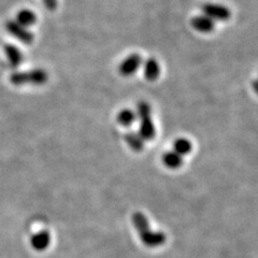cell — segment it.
<instances>
[{
  "label": "cell",
  "mask_w": 258,
  "mask_h": 258,
  "mask_svg": "<svg viewBox=\"0 0 258 258\" xmlns=\"http://www.w3.org/2000/svg\"><path fill=\"white\" fill-rule=\"evenodd\" d=\"M5 53L7 55V58L9 60L12 67H19L23 61V55L18 47L14 45H6L5 46Z\"/></svg>",
  "instance_id": "11"
},
{
  "label": "cell",
  "mask_w": 258,
  "mask_h": 258,
  "mask_svg": "<svg viewBox=\"0 0 258 258\" xmlns=\"http://www.w3.org/2000/svg\"><path fill=\"white\" fill-rule=\"evenodd\" d=\"M136 118H137L136 112L131 109H124L122 111H119L117 116H116L117 123L124 127L132 126L135 123Z\"/></svg>",
  "instance_id": "14"
},
{
  "label": "cell",
  "mask_w": 258,
  "mask_h": 258,
  "mask_svg": "<svg viewBox=\"0 0 258 258\" xmlns=\"http://www.w3.org/2000/svg\"><path fill=\"white\" fill-rule=\"evenodd\" d=\"M42 3L50 11H54L57 8V0H42Z\"/></svg>",
  "instance_id": "16"
},
{
  "label": "cell",
  "mask_w": 258,
  "mask_h": 258,
  "mask_svg": "<svg viewBox=\"0 0 258 258\" xmlns=\"http://www.w3.org/2000/svg\"><path fill=\"white\" fill-rule=\"evenodd\" d=\"M161 160H163V164L170 169H176L180 168L183 164V158L179 154H176L174 151L170 152H166L165 154L161 157Z\"/></svg>",
  "instance_id": "12"
},
{
  "label": "cell",
  "mask_w": 258,
  "mask_h": 258,
  "mask_svg": "<svg viewBox=\"0 0 258 258\" xmlns=\"http://www.w3.org/2000/svg\"><path fill=\"white\" fill-rule=\"evenodd\" d=\"M16 23H19L20 25H22L23 27L28 28L29 26L34 25L37 22V15L30 11V10H22L16 15Z\"/></svg>",
  "instance_id": "13"
},
{
  "label": "cell",
  "mask_w": 258,
  "mask_h": 258,
  "mask_svg": "<svg viewBox=\"0 0 258 258\" xmlns=\"http://www.w3.org/2000/svg\"><path fill=\"white\" fill-rule=\"evenodd\" d=\"M143 74L145 79L150 81V82L156 81L160 75V67L158 61L153 57L148 58L143 63Z\"/></svg>",
  "instance_id": "8"
},
{
  "label": "cell",
  "mask_w": 258,
  "mask_h": 258,
  "mask_svg": "<svg viewBox=\"0 0 258 258\" xmlns=\"http://www.w3.org/2000/svg\"><path fill=\"white\" fill-rule=\"evenodd\" d=\"M137 117L140 120L139 135L144 141H151L155 138L156 129L152 120V109L147 101H140L137 104Z\"/></svg>",
  "instance_id": "2"
},
{
  "label": "cell",
  "mask_w": 258,
  "mask_h": 258,
  "mask_svg": "<svg viewBox=\"0 0 258 258\" xmlns=\"http://www.w3.org/2000/svg\"><path fill=\"white\" fill-rule=\"evenodd\" d=\"M173 149H174L173 151L176 153V154H179L180 156H184V155H187L188 153L191 152L192 144L187 139L180 138L174 141Z\"/></svg>",
  "instance_id": "15"
},
{
  "label": "cell",
  "mask_w": 258,
  "mask_h": 258,
  "mask_svg": "<svg viewBox=\"0 0 258 258\" xmlns=\"http://www.w3.org/2000/svg\"><path fill=\"white\" fill-rule=\"evenodd\" d=\"M133 224L138 232L142 243L148 247H158L166 243L167 237L164 232L154 231L150 227L148 217L142 212H135L133 214Z\"/></svg>",
  "instance_id": "1"
},
{
  "label": "cell",
  "mask_w": 258,
  "mask_h": 258,
  "mask_svg": "<svg viewBox=\"0 0 258 258\" xmlns=\"http://www.w3.org/2000/svg\"><path fill=\"white\" fill-rule=\"evenodd\" d=\"M252 87H253V90H254V92L258 95V80H255V81H253V83H252Z\"/></svg>",
  "instance_id": "17"
},
{
  "label": "cell",
  "mask_w": 258,
  "mask_h": 258,
  "mask_svg": "<svg viewBox=\"0 0 258 258\" xmlns=\"http://www.w3.org/2000/svg\"><path fill=\"white\" fill-rule=\"evenodd\" d=\"M124 139L128 144V147L135 152H141L144 149V140L141 138V136L138 133H126Z\"/></svg>",
  "instance_id": "10"
},
{
  "label": "cell",
  "mask_w": 258,
  "mask_h": 258,
  "mask_svg": "<svg viewBox=\"0 0 258 258\" xmlns=\"http://www.w3.org/2000/svg\"><path fill=\"white\" fill-rule=\"evenodd\" d=\"M190 23L194 29L203 32V34H209V32L213 31L215 28V22L206 15L194 16Z\"/></svg>",
  "instance_id": "7"
},
{
  "label": "cell",
  "mask_w": 258,
  "mask_h": 258,
  "mask_svg": "<svg viewBox=\"0 0 258 258\" xmlns=\"http://www.w3.org/2000/svg\"><path fill=\"white\" fill-rule=\"evenodd\" d=\"M142 66V57L139 54H132L119 63L118 72L123 77H131Z\"/></svg>",
  "instance_id": "6"
},
{
  "label": "cell",
  "mask_w": 258,
  "mask_h": 258,
  "mask_svg": "<svg viewBox=\"0 0 258 258\" xmlns=\"http://www.w3.org/2000/svg\"><path fill=\"white\" fill-rule=\"evenodd\" d=\"M31 245L37 251H44L51 243V236L46 230L39 231L31 238Z\"/></svg>",
  "instance_id": "9"
},
{
  "label": "cell",
  "mask_w": 258,
  "mask_h": 258,
  "mask_svg": "<svg viewBox=\"0 0 258 258\" xmlns=\"http://www.w3.org/2000/svg\"><path fill=\"white\" fill-rule=\"evenodd\" d=\"M6 29L11 36H13L15 39L20 40L24 44H31L32 41H34V35H32L27 28L23 27L15 21L7 22Z\"/></svg>",
  "instance_id": "5"
},
{
  "label": "cell",
  "mask_w": 258,
  "mask_h": 258,
  "mask_svg": "<svg viewBox=\"0 0 258 258\" xmlns=\"http://www.w3.org/2000/svg\"><path fill=\"white\" fill-rule=\"evenodd\" d=\"M47 74L42 69H34L26 72H15L11 76V83L14 85L34 84L41 85L47 81Z\"/></svg>",
  "instance_id": "3"
},
{
  "label": "cell",
  "mask_w": 258,
  "mask_h": 258,
  "mask_svg": "<svg viewBox=\"0 0 258 258\" xmlns=\"http://www.w3.org/2000/svg\"><path fill=\"white\" fill-rule=\"evenodd\" d=\"M201 10H203L204 15L208 16V18L214 22L228 21L231 16V13L227 7L217 4H205L203 8H201Z\"/></svg>",
  "instance_id": "4"
}]
</instances>
